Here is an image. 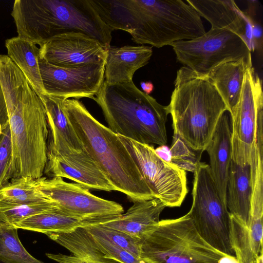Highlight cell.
I'll use <instances>...</instances> for the list:
<instances>
[{
    "mask_svg": "<svg viewBox=\"0 0 263 263\" xmlns=\"http://www.w3.org/2000/svg\"><path fill=\"white\" fill-rule=\"evenodd\" d=\"M0 85L12 142L8 180L43 177L47 162L49 129L41 97L7 55H0Z\"/></svg>",
    "mask_w": 263,
    "mask_h": 263,
    "instance_id": "obj_1",
    "label": "cell"
},
{
    "mask_svg": "<svg viewBox=\"0 0 263 263\" xmlns=\"http://www.w3.org/2000/svg\"><path fill=\"white\" fill-rule=\"evenodd\" d=\"M97 11L110 28L127 32L139 44L160 48L205 33L200 16L186 1L101 0Z\"/></svg>",
    "mask_w": 263,
    "mask_h": 263,
    "instance_id": "obj_2",
    "label": "cell"
},
{
    "mask_svg": "<svg viewBox=\"0 0 263 263\" xmlns=\"http://www.w3.org/2000/svg\"><path fill=\"white\" fill-rule=\"evenodd\" d=\"M63 108L83 147L117 191L133 202L155 198L117 134L96 119L78 99L65 100Z\"/></svg>",
    "mask_w": 263,
    "mask_h": 263,
    "instance_id": "obj_3",
    "label": "cell"
},
{
    "mask_svg": "<svg viewBox=\"0 0 263 263\" xmlns=\"http://www.w3.org/2000/svg\"><path fill=\"white\" fill-rule=\"evenodd\" d=\"M11 15L17 36L39 47L61 34H85L109 47L114 31L89 0H15Z\"/></svg>",
    "mask_w": 263,
    "mask_h": 263,
    "instance_id": "obj_4",
    "label": "cell"
},
{
    "mask_svg": "<svg viewBox=\"0 0 263 263\" xmlns=\"http://www.w3.org/2000/svg\"><path fill=\"white\" fill-rule=\"evenodd\" d=\"M170 104L174 136L203 152L220 117L228 109L206 76L182 66L177 71Z\"/></svg>",
    "mask_w": 263,
    "mask_h": 263,
    "instance_id": "obj_5",
    "label": "cell"
},
{
    "mask_svg": "<svg viewBox=\"0 0 263 263\" xmlns=\"http://www.w3.org/2000/svg\"><path fill=\"white\" fill-rule=\"evenodd\" d=\"M93 100L115 134L142 144H166L168 106L140 90L133 81L109 84L104 81Z\"/></svg>",
    "mask_w": 263,
    "mask_h": 263,
    "instance_id": "obj_6",
    "label": "cell"
},
{
    "mask_svg": "<svg viewBox=\"0 0 263 263\" xmlns=\"http://www.w3.org/2000/svg\"><path fill=\"white\" fill-rule=\"evenodd\" d=\"M224 255L200 236L188 213L160 220L142 239L141 252L145 263H218Z\"/></svg>",
    "mask_w": 263,
    "mask_h": 263,
    "instance_id": "obj_7",
    "label": "cell"
},
{
    "mask_svg": "<svg viewBox=\"0 0 263 263\" xmlns=\"http://www.w3.org/2000/svg\"><path fill=\"white\" fill-rule=\"evenodd\" d=\"M192 197L188 213L200 236L215 250L235 256L230 240V214L219 196L209 165L200 161L194 172Z\"/></svg>",
    "mask_w": 263,
    "mask_h": 263,
    "instance_id": "obj_8",
    "label": "cell"
},
{
    "mask_svg": "<svg viewBox=\"0 0 263 263\" xmlns=\"http://www.w3.org/2000/svg\"><path fill=\"white\" fill-rule=\"evenodd\" d=\"M171 46L178 62L204 76L220 64L252 59L251 51L245 41L223 29L211 28L200 37L176 42Z\"/></svg>",
    "mask_w": 263,
    "mask_h": 263,
    "instance_id": "obj_9",
    "label": "cell"
},
{
    "mask_svg": "<svg viewBox=\"0 0 263 263\" xmlns=\"http://www.w3.org/2000/svg\"><path fill=\"white\" fill-rule=\"evenodd\" d=\"M229 114L232 160L240 166L249 165L263 121L262 81L253 66L246 71L239 100Z\"/></svg>",
    "mask_w": 263,
    "mask_h": 263,
    "instance_id": "obj_10",
    "label": "cell"
},
{
    "mask_svg": "<svg viewBox=\"0 0 263 263\" xmlns=\"http://www.w3.org/2000/svg\"><path fill=\"white\" fill-rule=\"evenodd\" d=\"M118 136L136 162L154 197L166 207L180 206L188 191L185 171L159 156L153 145Z\"/></svg>",
    "mask_w": 263,
    "mask_h": 263,
    "instance_id": "obj_11",
    "label": "cell"
},
{
    "mask_svg": "<svg viewBox=\"0 0 263 263\" xmlns=\"http://www.w3.org/2000/svg\"><path fill=\"white\" fill-rule=\"evenodd\" d=\"M37 189L45 198L71 216L95 218L120 215L122 205L91 194L89 189L78 183H68L62 178L42 177L36 179Z\"/></svg>",
    "mask_w": 263,
    "mask_h": 263,
    "instance_id": "obj_12",
    "label": "cell"
},
{
    "mask_svg": "<svg viewBox=\"0 0 263 263\" xmlns=\"http://www.w3.org/2000/svg\"><path fill=\"white\" fill-rule=\"evenodd\" d=\"M46 94L64 100L86 97L93 99L104 81L105 62L62 68L39 60Z\"/></svg>",
    "mask_w": 263,
    "mask_h": 263,
    "instance_id": "obj_13",
    "label": "cell"
},
{
    "mask_svg": "<svg viewBox=\"0 0 263 263\" xmlns=\"http://www.w3.org/2000/svg\"><path fill=\"white\" fill-rule=\"evenodd\" d=\"M40 60L62 68H73L105 62L107 48L83 33L57 36L40 47Z\"/></svg>",
    "mask_w": 263,
    "mask_h": 263,
    "instance_id": "obj_14",
    "label": "cell"
},
{
    "mask_svg": "<svg viewBox=\"0 0 263 263\" xmlns=\"http://www.w3.org/2000/svg\"><path fill=\"white\" fill-rule=\"evenodd\" d=\"M44 174L73 180L88 189L116 191L95 160L84 148L70 155H48Z\"/></svg>",
    "mask_w": 263,
    "mask_h": 263,
    "instance_id": "obj_15",
    "label": "cell"
},
{
    "mask_svg": "<svg viewBox=\"0 0 263 263\" xmlns=\"http://www.w3.org/2000/svg\"><path fill=\"white\" fill-rule=\"evenodd\" d=\"M206 19L212 29L229 30L241 37L251 51L255 48L256 27L252 19L240 9L234 1L186 0Z\"/></svg>",
    "mask_w": 263,
    "mask_h": 263,
    "instance_id": "obj_16",
    "label": "cell"
},
{
    "mask_svg": "<svg viewBox=\"0 0 263 263\" xmlns=\"http://www.w3.org/2000/svg\"><path fill=\"white\" fill-rule=\"evenodd\" d=\"M40 97L47 117L48 155H65L81 152L84 148L64 110L65 100L46 93Z\"/></svg>",
    "mask_w": 263,
    "mask_h": 263,
    "instance_id": "obj_17",
    "label": "cell"
},
{
    "mask_svg": "<svg viewBox=\"0 0 263 263\" xmlns=\"http://www.w3.org/2000/svg\"><path fill=\"white\" fill-rule=\"evenodd\" d=\"M227 112L220 117L205 149L209 157L211 175L226 205L227 183L232 160L231 122Z\"/></svg>",
    "mask_w": 263,
    "mask_h": 263,
    "instance_id": "obj_18",
    "label": "cell"
},
{
    "mask_svg": "<svg viewBox=\"0 0 263 263\" xmlns=\"http://www.w3.org/2000/svg\"><path fill=\"white\" fill-rule=\"evenodd\" d=\"M153 54L152 46H109L105 62L104 81L109 84L133 81L136 70L144 66Z\"/></svg>",
    "mask_w": 263,
    "mask_h": 263,
    "instance_id": "obj_19",
    "label": "cell"
},
{
    "mask_svg": "<svg viewBox=\"0 0 263 263\" xmlns=\"http://www.w3.org/2000/svg\"><path fill=\"white\" fill-rule=\"evenodd\" d=\"M166 207L157 198L136 201L125 214L102 224L142 240L157 226L160 215Z\"/></svg>",
    "mask_w": 263,
    "mask_h": 263,
    "instance_id": "obj_20",
    "label": "cell"
},
{
    "mask_svg": "<svg viewBox=\"0 0 263 263\" xmlns=\"http://www.w3.org/2000/svg\"><path fill=\"white\" fill-rule=\"evenodd\" d=\"M262 217L263 211H252L247 225L230 214V240L239 263H252L262 253Z\"/></svg>",
    "mask_w": 263,
    "mask_h": 263,
    "instance_id": "obj_21",
    "label": "cell"
},
{
    "mask_svg": "<svg viewBox=\"0 0 263 263\" xmlns=\"http://www.w3.org/2000/svg\"><path fill=\"white\" fill-rule=\"evenodd\" d=\"M252 187L250 164L231 162L226 189V206L229 213L248 225L251 210Z\"/></svg>",
    "mask_w": 263,
    "mask_h": 263,
    "instance_id": "obj_22",
    "label": "cell"
},
{
    "mask_svg": "<svg viewBox=\"0 0 263 263\" xmlns=\"http://www.w3.org/2000/svg\"><path fill=\"white\" fill-rule=\"evenodd\" d=\"M118 215L95 218H80L69 215L59 208L31 216L13 226L17 229L46 233L67 232L79 227L102 224Z\"/></svg>",
    "mask_w": 263,
    "mask_h": 263,
    "instance_id": "obj_23",
    "label": "cell"
},
{
    "mask_svg": "<svg viewBox=\"0 0 263 263\" xmlns=\"http://www.w3.org/2000/svg\"><path fill=\"white\" fill-rule=\"evenodd\" d=\"M251 66L252 59H241L220 64L206 76L222 98L229 113L239 100L245 73Z\"/></svg>",
    "mask_w": 263,
    "mask_h": 263,
    "instance_id": "obj_24",
    "label": "cell"
},
{
    "mask_svg": "<svg viewBox=\"0 0 263 263\" xmlns=\"http://www.w3.org/2000/svg\"><path fill=\"white\" fill-rule=\"evenodd\" d=\"M5 46L8 57L20 69L37 93L40 96L44 95L39 64L40 47L18 36L6 40Z\"/></svg>",
    "mask_w": 263,
    "mask_h": 263,
    "instance_id": "obj_25",
    "label": "cell"
},
{
    "mask_svg": "<svg viewBox=\"0 0 263 263\" xmlns=\"http://www.w3.org/2000/svg\"><path fill=\"white\" fill-rule=\"evenodd\" d=\"M44 234L79 258L103 263H121L105 256L85 227L67 232H47Z\"/></svg>",
    "mask_w": 263,
    "mask_h": 263,
    "instance_id": "obj_26",
    "label": "cell"
},
{
    "mask_svg": "<svg viewBox=\"0 0 263 263\" xmlns=\"http://www.w3.org/2000/svg\"><path fill=\"white\" fill-rule=\"evenodd\" d=\"M17 230L0 221V263H45L27 251L20 240Z\"/></svg>",
    "mask_w": 263,
    "mask_h": 263,
    "instance_id": "obj_27",
    "label": "cell"
},
{
    "mask_svg": "<svg viewBox=\"0 0 263 263\" xmlns=\"http://www.w3.org/2000/svg\"><path fill=\"white\" fill-rule=\"evenodd\" d=\"M49 200L39 191L36 179L20 177L10 180L0 188V202L20 204Z\"/></svg>",
    "mask_w": 263,
    "mask_h": 263,
    "instance_id": "obj_28",
    "label": "cell"
},
{
    "mask_svg": "<svg viewBox=\"0 0 263 263\" xmlns=\"http://www.w3.org/2000/svg\"><path fill=\"white\" fill-rule=\"evenodd\" d=\"M57 208L56 204L49 200L20 204L0 202V221L13 226L31 216Z\"/></svg>",
    "mask_w": 263,
    "mask_h": 263,
    "instance_id": "obj_29",
    "label": "cell"
},
{
    "mask_svg": "<svg viewBox=\"0 0 263 263\" xmlns=\"http://www.w3.org/2000/svg\"><path fill=\"white\" fill-rule=\"evenodd\" d=\"M85 228L91 234L100 236L141 258L142 239L103 224L91 225Z\"/></svg>",
    "mask_w": 263,
    "mask_h": 263,
    "instance_id": "obj_30",
    "label": "cell"
},
{
    "mask_svg": "<svg viewBox=\"0 0 263 263\" xmlns=\"http://www.w3.org/2000/svg\"><path fill=\"white\" fill-rule=\"evenodd\" d=\"M170 153L171 162L184 171L194 173L202 152L193 150L180 138L173 136Z\"/></svg>",
    "mask_w": 263,
    "mask_h": 263,
    "instance_id": "obj_31",
    "label": "cell"
},
{
    "mask_svg": "<svg viewBox=\"0 0 263 263\" xmlns=\"http://www.w3.org/2000/svg\"><path fill=\"white\" fill-rule=\"evenodd\" d=\"M11 158V136L8 124L0 135V188L9 182L8 176Z\"/></svg>",
    "mask_w": 263,
    "mask_h": 263,
    "instance_id": "obj_32",
    "label": "cell"
},
{
    "mask_svg": "<svg viewBox=\"0 0 263 263\" xmlns=\"http://www.w3.org/2000/svg\"><path fill=\"white\" fill-rule=\"evenodd\" d=\"M91 235L100 249L107 257L121 263H145L141 258L115 246L105 239L97 235Z\"/></svg>",
    "mask_w": 263,
    "mask_h": 263,
    "instance_id": "obj_33",
    "label": "cell"
},
{
    "mask_svg": "<svg viewBox=\"0 0 263 263\" xmlns=\"http://www.w3.org/2000/svg\"><path fill=\"white\" fill-rule=\"evenodd\" d=\"M46 255L50 259L58 263H103L79 258L72 255H65L61 253H46Z\"/></svg>",
    "mask_w": 263,
    "mask_h": 263,
    "instance_id": "obj_34",
    "label": "cell"
},
{
    "mask_svg": "<svg viewBox=\"0 0 263 263\" xmlns=\"http://www.w3.org/2000/svg\"><path fill=\"white\" fill-rule=\"evenodd\" d=\"M8 124V116L5 100L0 85V135L3 129Z\"/></svg>",
    "mask_w": 263,
    "mask_h": 263,
    "instance_id": "obj_35",
    "label": "cell"
},
{
    "mask_svg": "<svg viewBox=\"0 0 263 263\" xmlns=\"http://www.w3.org/2000/svg\"><path fill=\"white\" fill-rule=\"evenodd\" d=\"M143 92L147 95L151 93L153 90V85L150 82H142L140 83Z\"/></svg>",
    "mask_w": 263,
    "mask_h": 263,
    "instance_id": "obj_36",
    "label": "cell"
},
{
    "mask_svg": "<svg viewBox=\"0 0 263 263\" xmlns=\"http://www.w3.org/2000/svg\"><path fill=\"white\" fill-rule=\"evenodd\" d=\"M218 263H239L234 256L224 255L219 260Z\"/></svg>",
    "mask_w": 263,
    "mask_h": 263,
    "instance_id": "obj_37",
    "label": "cell"
},
{
    "mask_svg": "<svg viewBox=\"0 0 263 263\" xmlns=\"http://www.w3.org/2000/svg\"><path fill=\"white\" fill-rule=\"evenodd\" d=\"M252 263H263V253H261Z\"/></svg>",
    "mask_w": 263,
    "mask_h": 263,
    "instance_id": "obj_38",
    "label": "cell"
}]
</instances>
